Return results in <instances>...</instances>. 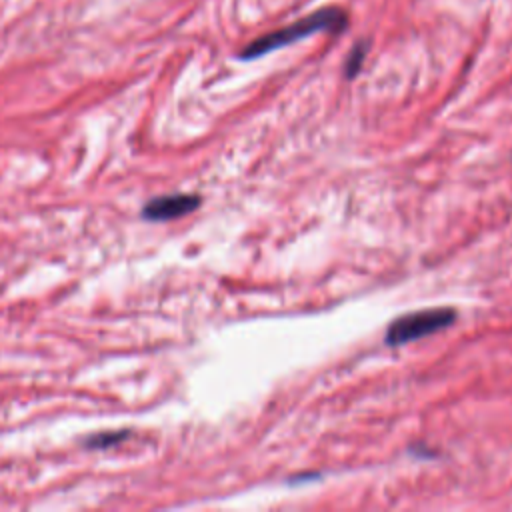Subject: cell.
I'll use <instances>...</instances> for the list:
<instances>
[{"label":"cell","instance_id":"1","mask_svg":"<svg viewBox=\"0 0 512 512\" xmlns=\"http://www.w3.org/2000/svg\"><path fill=\"white\" fill-rule=\"evenodd\" d=\"M348 22V14L346 10L338 8V6H330V8H320L280 30H274L270 34H264L260 38H256L254 42H250L242 52L240 58H258L264 56L276 48H282L286 44H292L304 36L328 30V32H338L344 30Z\"/></svg>","mask_w":512,"mask_h":512},{"label":"cell","instance_id":"2","mask_svg":"<svg viewBox=\"0 0 512 512\" xmlns=\"http://www.w3.org/2000/svg\"><path fill=\"white\" fill-rule=\"evenodd\" d=\"M456 322V312L452 308H428L396 318L384 336L388 346H400L422 336H430L438 330H444Z\"/></svg>","mask_w":512,"mask_h":512},{"label":"cell","instance_id":"3","mask_svg":"<svg viewBox=\"0 0 512 512\" xmlns=\"http://www.w3.org/2000/svg\"><path fill=\"white\" fill-rule=\"evenodd\" d=\"M200 204V196L194 194H172V196H162L156 200H150L144 206V216L148 220H172L180 218L192 210H196Z\"/></svg>","mask_w":512,"mask_h":512},{"label":"cell","instance_id":"4","mask_svg":"<svg viewBox=\"0 0 512 512\" xmlns=\"http://www.w3.org/2000/svg\"><path fill=\"white\" fill-rule=\"evenodd\" d=\"M364 54H366V46L364 44L354 46V50L350 52V56L346 60V76L348 78H354L360 72L362 62H364Z\"/></svg>","mask_w":512,"mask_h":512}]
</instances>
